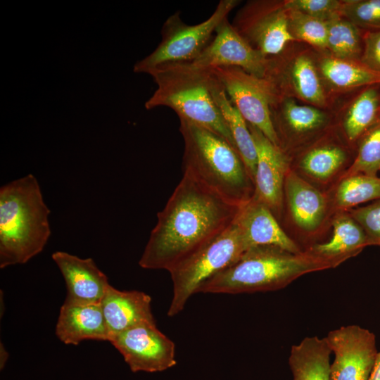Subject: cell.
<instances>
[{"instance_id": "cell-18", "label": "cell", "mask_w": 380, "mask_h": 380, "mask_svg": "<svg viewBox=\"0 0 380 380\" xmlns=\"http://www.w3.org/2000/svg\"><path fill=\"white\" fill-rule=\"evenodd\" d=\"M284 196L296 226L304 232H315L327 213L325 196L290 169L284 181Z\"/></svg>"}, {"instance_id": "cell-14", "label": "cell", "mask_w": 380, "mask_h": 380, "mask_svg": "<svg viewBox=\"0 0 380 380\" xmlns=\"http://www.w3.org/2000/svg\"><path fill=\"white\" fill-rule=\"evenodd\" d=\"M66 284L65 304L101 303L109 286L108 277L93 259L80 258L67 252L51 255Z\"/></svg>"}, {"instance_id": "cell-24", "label": "cell", "mask_w": 380, "mask_h": 380, "mask_svg": "<svg viewBox=\"0 0 380 380\" xmlns=\"http://www.w3.org/2000/svg\"><path fill=\"white\" fill-rule=\"evenodd\" d=\"M327 49L331 56L341 59L360 61L363 35L352 22L338 16L328 22Z\"/></svg>"}, {"instance_id": "cell-10", "label": "cell", "mask_w": 380, "mask_h": 380, "mask_svg": "<svg viewBox=\"0 0 380 380\" xmlns=\"http://www.w3.org/2000/svg\"><path fill=\"white\" fill-rule=\"evenodd\" d=\"M133 372H156L176 365L175 345L156 322H144L113 336L110 341Z\"/></svg>"}, {"instance_id": "cell-19", "label": "cell", "mask_w": 380, "mask_h": 380, "mask_svg": "<svg viewBox=\"0 0 380 380\" xmlns=\"http://www.w3.org/2000/svg\"><path fill=\"white\" fill-rule=\"evenodd\" d=\"M332 224L331 239L327 242L314 244L307 250L341 264L369 246L365 231L349 213L342 211L335 217Z\"/></svg>"}, {"instance_id": "cell-13", "label": "cell", "mask_w": 380, "mask_h": 380, "mask_svg": "<svg viewBox=\"0 0 380 380\" xmlns=\"http://www.w3.org/2000/svg\"><path fill=\"white\" fill-rule=\"evenodd\" d=\"M248 125L257 152L253 198L267 206L274 215H279L283 206L284 181L290 169L289 161L281 147L258 128Z\"/></svg>"}, {"instance_id": "cell-22", "label": "cell", "mask_w": 380, "mask_h": 380, "mask_svg": "<svg viewBox=\"0 0 380 380\" xmlns=\"http://www.w3.org/2000/svg\"><path fill=\"white\" fill-rule=\"evenodd\" d=\"M323 77L337 89H350L380 84V73L375 72L360 61L324 57L319 63Z\"/></svg>"}, {"instance_id": "cell-12", "label": "cell", "mask_w": 380, "mask_h": 380, "mask_svg": "<svg viewBox=\"0 0 380 380\" xmlns=\"http://www.w3.org/2000/svg\"><path fill=\"white\" fill-rule=\"evenodd\" d=\"M189 63L203 69L237 67L265 78L268 59L243 39L226 18L218 25L208 46Z\"/></svg>"}, {"instance_id": "cell-25", "label": "cell", "mask_w": 380, "mask_h": 380, "mask_svg": "<svg viewBox=\"0 0 380 380\" xmlns=\"http://www.w3.org/2000/svg\"><path fill=\"white\" fill-rule=\"evenodd\" d=\"M380 199V177L357 174L343 177L334 195L335 205L342 211Z\"/></svg>"}, {"instance_id": "cell-27", "label": "cell", "mask_w": 380, "mask_h": 380, "mask_svg": "<svg viewBox=\"0 0 380 380\" xmlns=\"http://www.w3.org/2000/svg\"><path fill=\"white\" fill-rule=\"evenodd\" d=\"M346 160V153L341 148L323 146L308 151L302 158L300 166L309 176L324 181L334 175Z\"/></svg>"}, {"instance_id": "cell-31", "label": "cell", "mask_w": 380, "mask_h": 380, "mask_svg": "<svg viewBox=\"0 0 380 380\" xmlns=\"http://www.w3.org/2000/svg\"><path fill=\"white\" fill-rule=\"evenodd\" d=\"M341 15L360 29L380 30V0L341 1Z\"/></svg>"}, {"instance_id": "cell-9", "label": "cell", "mask_w": 380, "mask_h": 380, "mask_svg": "<svg viewBox=\"0 0 380 380\" xmlns=\"http://www.w3.org/2000/svg\"><path fill=\"white\" fill-rule=\"evenodd\" d=\"M232 25L267 58L280 55L296 40L289 28L284 1H250L236 13Z\"/></svg>"}, {"instance_id": "cell-11", "label": "cell", "mask_w": 380, "mask_h": 380, "mask_svg": "<svg viewBox=\"0 0 380 380\" xmlns=\"http://www.w3.org/2000/svg\"><path fill=\"white\" fill-rule=\"evenodd\" d=\"M334 354L330 380H368L379 353L374 334L358 325H348L326 336Z\"/></svg>"}, {"instance_id": "cell-15", "label": "cell", "mask_w": 380, "mask_h": 380, "mask_svg": "<svg viewBox=\"0 0 380 380\" xmlns=\"http://www.w3.org/2000/svg\"><path fill=\"white\" fill-rule=\"evenodd\" d=\"M235 222L248 248L274 246L295 253L303 251L283 230L271 210L253 198L242 205Z\"/></svg>"}, {"instance_id": "cell-20", "label": "cell", "mask_w": 380, "mask_h": 380, "mask_svg": "<svg viewBox=\"0 0 380 380\" xmlns=\"http://www.w3.org/2000/svg\"><path fill=\"white\" fill-rule=\"evenodd\" d=\"M211 93L228 127L235 148L254 181L257 152L253 135L247 122L232 104L222 84L213 73L211 82Z\"/></svg>"}, {"instance_id": "cell-34", "label": "cell", "mask_w": 380, "mask_h": 380, "mask_svg": "<svg viewBox=\"0 0 380 380\" xmlns=\"http://www.w3.org/2000/svg\"><path fill=\"white\" fill-rule=\"evenodd\" d=\"M360 61L380 73V30L366 31L363 34V50Z\"/></svg>"}, {"instance_id": "cell-29", "label": "cell", "mask_w": 380, "mask_h": 380, "mask_svg": "<svg viewBox=\"0 0 380 380\" xmlns=\"http://www.w3.org/2000/svg\"><path fill=\"white\" fill-rule=\"evenodd\" d=\"M277 108L286 125L296 132L315 130L326 122V115L319 108L298 103L291 99H285Z\"/></svg>"}, {"instance_id": "cell-8", "label": "cell", "mask_w": 380, "mask_h": 380, "mask_svg": "<svg viewBox=\"0 0 380 380\" xmlns=\"http://www.w3.org/2000/svg\"><path fill=\"white\" fill-rule=\"evenodd\" d=\"M211 70L245 120L281 147L271 113V105L279 96L274 87L267 79L254 76L237 67L223 66Z\"/></svg>"}, {"instance_id": "cell-6", "label": "cell", "mask_w": 380, "mask_h": 380, "mask_svg": "<svg viewBox=\"0 0 380 380\" xmlns=\"http://www.w3.org/2000/svg\"><path fill=\"white\" fill-rule=\"evenodd\" d=\"M238 0H221L210 16L202 23L187 25L177 12L164 23L162 39L148 56L133 68L137 73L149 74L155 68L174 63H191L212 40L218 25L239 4Z\"/></svg>"}, {"instance_id": "cell-3", "label": "cell", "mask_w": 380, "mask_h": 380, "mask_svg": "<svg viewBox=\"0 0 380 380\" xmlns=\"http://www.w3.org/2000/svg\"><path fill=\"white\" fill-rule=\"evenodd\" d=\"M50 210L32 174L0 188V268L27 262L51 236Z\"/></svg>"}, {"instance_id": "cell-5", "label": "cell", "mask_w": 380, "mask_h": 380, "mask_svg": "<svg viewBox=\"0 0 380 380\" xmlns=\"http://www.w3.org/2000/svg\"><path fill=\"white\" fill-rule=\"evenodd\" d=\"M148 75L153 77L157 89L144 104L147 110L170 108L179 119L211 130L235 148L228 127L212 96L211 69L199 68L189 63H174L158 67Z\"/></svg>"}, {"instance_id": "cell-23", "label": "cell", "mask_w": 380, "mask_h": 380, "mask_svg": "<svg viewBox=\"0 0 380 380\" xmlns=\"http://www.w3.org/2000/svg\"><path fill=\"white\" fill-rule=\"evenodd\" d=\"M380 119V84L365 87L355 98L343 126L348 139L355 141Z\"/></svg>"}, {"instance_id": "cell-26", "label": "cell", "mask_w": 380, "mask_h": 380, "mask_svg": "<svg viewBox=\"0 0 380 380\" xmlns=\"http://www.w3.org/2000/svg\"><path fill=\"white\" fill-rule=\"evenodd\" d=\"M289 76L297 94L304 101L316 106L325 103V95L319 75L312 60L300 55L289 69Z\"/></svg>"}, {"instance_id": "cell-33", "label": "cell", "mask_w": 380, "mask_h": 380, "mask_svg": "<svg viewBox=\"0 0 380 380\" xmlns=\"http://www.w3.org/2000/svg\"><path fill=\"white\" fill-rule=\"evenodd\" d=\"M349 214L365 231L369 246H380V199L349 210Z\"/></svg>"}, {"instance_id": "cell-17", "label": "cell", "mask_w": 380, "mask_h": 380, "mask_svg": "<svg viewBox=\"0 0 380 380\" xmlns=\"http://www.w3.org/2000/svg\"><path fill=\"white\" fill-rule=\"evenodd\" d=\"M56 335L61 342L69 345H77L84 340L109 341L101 303H63L59 312Z\"/></svg>"}, {"instance_id": "cell-35", "label": "cell", "mask_w": 380, "mask_h": 380, "mask_svg": "<svg viewBox=\"0 0 380 380\" xmlns=\"http://www.w3.org/2000/svg\"><path fill=\"white\" fill-rule=\"evenodd\" d=\"M368 380H380V352H379L374 367Z\"/></svg>"}, {"instance_id": "cell-2", "label": "cell", "mask_w": 380, "mask_h": 380, "mask_svg": "<svg viewBox=\"0 0 380 380\" xmlns=\"http://www.w3.org/2000/svg\"><path fill=\"white\" fill-rule=\"evenodd\" d=\"M338 265L309 250L295 253L274 246H256L205 281L197 293L237 294L276 291L304 274Z\"/></svg>"}, {"instance_id": "cell-30", "label": "cell", "mask_w": 380, "mask_h": 380, "mask_svg": "<svg viewBox=\"0 0 380 380\" xmlns=\"http://www.w3.org/2000/svg\"><path fill=\"white\" fill-rule=\"evenodd\" d=\"M286 10L289 28L295 39L319 49H327V22L296 10Z\"/></svg>"}, {"instance_id": "cell-21", "label": "cell", "mask_w": 380, "mask_h": 380, "mask_svg": "<svg viewBox=\"0 0 380 380\" xmlns=\"http://www.w3.org/2000/svg\"><path fill=\"white\" fill-rule=\"evenodd\" d=\"M326 337H306L293 345L289 358L293 380H330V355Z\"/></svg>"}, {"instance_id": "cell-28", "label": "cell", "mask_w": 380, "mask_h": 380, "mask_svg": "<svg viewBox=\"0 0 380 380\" xmlns=\"http://www.w3.org/2000/svg\"><path fill=\"white\" fill-rule=\"evenodd\" d=\"M380 171V119L361 137L353 163L343 176L357 174L377 176Z\"/></svg>"}, {"instance_id": "cell-1", "label": "cell", "mask_w": 380, "mask_h": 380, "mask_svg": "<svg viewBox=\"0 0 380 380\" xmlns=\"http://www.w3.org/2000/svg\"><path fill=\"white\" fill-rule=\"evenodd\" d=\"M241 207L184 172L165 206L157 215V224L151 232L139 266L169 272L228 229Z\"/></svg>"}, {"instance_id": "cell-32", "label": "cell", "mask_w": 380, "mask_h": 380, "mask_svg": "<svg viewBox=\"0 0 380 380\" xmlns=\"http://www.w3.org/2000/svg\"><path fill=\"white\" fill-rule=\"evenodd\" d=\"M286 9H293L328 22L341 15V1L336 0H287Z\"/></svg>"}, {"instance_id": "cell-4", "label": "cell", "mask_w": 380, "mask_h": 380, "mask_svg": "<svg viewBox=\"0 0 380 380\" xmlns=\"http://www.w3.org/2000/svg\"><path fill=\"white\" fill-rule=\"evenodd\" d=\"M183 168L228 201L243 205L253 196L254 181L237 150L219 134L179 119Z\"/></svg>"}, {"instance_id": "cell-16", "label": "cell", "mask_w": 380, "mask_h": 380, "mask_svg": "<svg viewBox=\"0 0 380 380\" xmlns=\"http://www.w3.org/2000/svg\"><path fill=\"white\" fill-rule=\"evenodd\" d=\"M151 298L139 291H120L111 285L101 301L110 339L144 322H156L151 312Z\"/></svg>"}, {"instance_id": "cell-7", "label": "cell", "mask_w": 380, "mask_h": 380, "mask_svg": "<svg viewBox=\"0 0 380 380\" xmlns=\"http://www.w3.org/2000/svg\"><path fill=\"white\" fill-rule=\"evenodd\" d=\"M248 249L234 221L220 236L171 269L173 293L167 315L182 311L202 284L237 261Z\"/></svg>"}]
</instances>
